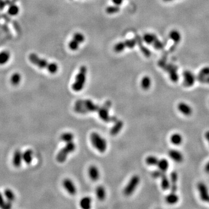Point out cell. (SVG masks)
<instances>
[{
	"label": "cell",
	"instance_id": "cell-1",
	"mask_svg": "<svg viewBox=\"0 0 209 209\" xmlns=\"http://www.w3.org/2000/svg\"><path fill=\"white\" fill-rule=\"evenodd\" d=\"M29 59L31 63L40 69H46L51 74H55L58 71V64L54 62H49L47 60L40 58L37 54H30Z\"/></svg>",
	"mask_w": 209,
	"mask_h": 209
},
{
	"label": "cell",
	"instance_id": "cell-2",
	"mask_svg": "<svg viewBox=\"0 0 209 209\" xmlns=\"http://www.w3.org/2000/svg\"><path fill=\"white\" fill-rule=\"evenodd\" d=\"M99 107L98 105L95 104L90 99H80L75 102L74 110L79 114H86L98 112Z\"/></svg>",
	"mask_w": 209,
	"mask_h": 209
},
{
	"label": "cell",
	"instance_id": "cell-3",
	"mask_svg": "<svg viewBox=\"0 0 209 209\" xmlns=\"http://www.w3.org/2000/svg\"><path fill=\"white\" fill-rule=\"evenodd\" d=\"M87 69L85 66H81L79 72L75 76V81L72 85V89L75 92H80L84 87L87 79Z\"/></svg>",
	"mask_w": 209,
	"mask_h": 209
},
{
	"label": "cell",
	"instance_id": "cell-4",
	"mask_svg": "<svg viewBox=\"0 0 209 209\" xmlns=\"http://www.w3.org/2000/svg\"><path fill=\"white\" fill-rule=\"evenodd\" d=\"M111 106V101H107L104 103L102 106L99 107L98 111L100 118L106 123H114L118 120L116 116H110L109 115V111Z\"/></svg>",
	"mask_w": 209,
	"mask_h": 209
},
{
	"label": "cell",
	"instance_id": "cell-5",
	"mask_svg": "<svg viewBox=\"0 0 209 209\" xmlns=\"http://www.w3.org/2000/svg\"><path fill=\"white\" fill-rule=\"evenodd\" d=\"M159 66L168 73L170 80L173 83H176L179 80V75L178 73V68L177 66L170 64H167L165 60H161L159 63Z\"/></svg>",
	"mask_w": 209,
	"mask_h": 209
},
{
	"label": "cell",
	"instance_id": "cell-6",
	"mask_svg": "<svg viewBox=\"0 0 209 209\" xmlns=\"http://www.w3.org/2000/svg\"><path fill=\"white\" fill-rule=\"evenodd\" d=\"M91 144L94 147L101 153L105 152L107 149L106 140L97 133H92L90 135Z\"/></svg>",
	"mask_w": 209,
	"mask_h": 209
},
{
	"label": "cell",
	"instance_id": "cell-7",
	"mask_svg": "<svg viewBox=\"0 0 209 209\" xmlns=\"http://www.w3.org/2000/svg\"><path fill=\"white\" fill-rule=\"evenodd\" d=\"M76 146L75 144L72 142L67 143L66 146L64 147L61 150H60L59 153L56 156V161L59 163H64L66 161L67 157L70 153L74 152Z\"/></svg>",
	"mask_w": 209,
	"mask_h": 209
},
{
	"label": "cell",
	"instance_id": "cell-8",
	"mask_svg": "<svg viewBox=\"0 0 209 209\" xmlns=\"http://www.w3.org/2000/svg\"><path fill=\"white\" fill-rule=\"evenodd\" d=\"M143 40L145 43L152 45L153 47L157 50H161L164 48V43L161 41L157 36L153 33H146L143 37Z\"/></svg>",
	"mask_w": 209,
	"mask_h": 209
},
{
	"label": "cell",
	"instance_id": "cell-9",
	"mask_svg": "<svg viewBox=\"0 0 209 209\" xmlns=\"http://www.w3.org/2000/svg\"><path fill=\"white\" fill-rule=\"evenodd\" d=\"M137 44V38H134L132 39L125 40L124 41H120L116 44L113 47V49L115 52L120 53L122 52L125 49L134 48Z\"/></svg>",
	"mask_w": 209,
	"mask_h": 209
},
{
	"label": "cell",
	"instance_id": "cell-10",
	"mask_svg": "<svg viewBox=\"0 0 209 209\" xmlns=\"http://www.w3.org/2000/svg\"><path fill=\"white\" fill-rule=\"evenodd\" d=\"M140 182V178L138 176L135 175L131 177L129 183L127 184L123 190L124 195L129 196L134 193L135 190L137 188Z\"/></svg>",
	"mask_w": 209,
	"mask_h": 209
},
{
	"label": "cell",
	"instance_id": "cell-11",
	"mask_svg": "<svg viewBox=\"0 0 209 209\" xmlns=\"http://www.w3.org/2000/svg\"><path fill=\"white\" fill-rule=\"evenodd\" d=\"M183 83L187 87H191L194 85L196 80V77L189 70H185L183 72Z\"/></svg>",
	"mask_w": 209,
	"mask_h": 209
},
{
	"label": "cell",
	"instance_id": "cell-12",
	"mask_svg": "<svg viewBox=\"0 0 209 209\" xmlns=\"http://www.w3.org/2000/svg\"><path fill=\"white\" fill-rule=\"evenodd\" d=\"M197 187L200 199L204 202L209 203V191L206 185L203 182H199Z\"/></svg>",
	"mask_w": 209,
	"mask_h": 209
},
{
	"label": "cell",
	"instance_id": "cell-13",
	"mask_svg": "<svg viewBox=\"0 0 209 209\" xmlns=\"http://www.w3.org/2000/svg\"><path fill=\"white\" fill-rule=\"evenodd\" d=\"M63 186L66 191L71 195H75L77 192V189L75 185L70 179H64L63 181Z\"/></svg>",
	"mask_w": 209,
	"mask_h": 209
},
{
	"label": "cell",
	"instance_id": "cell-14",
	"mask_svg": "<svg viewBox=\"0 0 209 209\" xmlns=\"http://www.w3.org/2000/svg\"><path fill=\"white\" fill-rule=\"evenodd\" d=\"M178 110L185 116H190L192 114L193 110L191 106H190L187 103L180 102L178 105Z\"/></svg>",
	"mask_w": 209,
	"mask_h": 209
},
{
	"label": "cell",
	"instance_id": "cell-15",
	"mask_svg": "<svg viewBox=\"0 0 209 209\" xmlns=\"http://www.w3.org/2000/svg\"><path fill=\"white\" fill-rule=\"evenodd\" d=\"M168 155L172 160L177 163H181L184 161V156L179 150L171 149L168 152Z\"/></svg>",
	"mask_w": 209,
	"mask_h": 209
},
{
	"label": "cell",
	"instance_id": "cell-16",
	"mask_svg": "<svg viewBox=\"0 0 209 209\" xmlns=\"http://www.w3.org/2000/svg\"><path fill=\"white\" fill-rule=\"evenodd\" d=\"M178 176L177 172H172L170 174V190L172 192H177L178 186H177V182H178Z\"/></svg>",
	"mask_w": 209,
	"mask_h": 209
},
{
	"label": "cell",
	"instance_id": "cell-17",
	"mask_svg": "<svg viewBox=\"0 0 209 209\" xmlns=\"http://www.w3.org/2000/svg\"><path fill=\"white\" fill-rule=\"evenodd\" d=\"M88 174L91 180L93 181H97L99 178V171L97 167L92 165L88 168Z\"/></svg>",
	"mask_w": 209,
	"mask_h": 209
},
{
	"label": "cell",
	"instance_id": "cell-18",
	"mask_svg": "<svg viewBox=\"0 0 209 209\" xmlns=\"http://www.w3.org/2000/svg\"><path fill=\"white\" fill-rule=\"evenodd\" d=\"M123 122L122 120H118L116 122H114V125L110 130V134L112 136H115L118 134V133L121 131V130L123 127Z\"/></svg>",
	"mask_w": 209,
	"mask_h": 209
},
{
	"label": "cell",
	"instance_id": "cell-19",
	"mask_svg": "<svg viewBox=\"0 0 209 209\" xmlns=\"http://www.w3.org/2000/svg\"><path fill=\"white\" fill-rule=\"evenodd\" d=\"M22 153H23L20 150H16L14 152V156H13V160H12V163L14 166L16 167L21 166V161L23 160Z\"/></svg>",
	"mask_w": 209,
	"mask_h": 209
},
{
	"label": "cell",
	"instance_id": "cell-20",
	"mask_svg": "<svg viewBox=\"0 0 209 209\" xmlns=\"http://www.w3.org/2000/svg\"><path fill=\"white\" fill-rule=\"evenodd\" d=\"M208 75H209V66L204 67L199 71L196 77V80L201 83H203L204 79Z\"/></svg>",
	"mask_w": 209,
	"mask_h": 209
},
{
	"label": "cell",
	"instance_id": "cell-21",
	"mask_svg": "<svg viewBox=\"0 0 209 209\" xmlns=\"http://www.w3.org/2000/svg\"><path fill=\"white\" fill-rule=\"evenodd\" d=\"M169 37L175 44H178L181 40V34L177 30H172L169 33Z\"/></svg>",
	"mask_w": 209,
	"mask_h": 209
},
{
	"label": "cell",
	"instance_id": "cell-22",
	"mask_svg": "<svg viewBox=\"0 0 209 209\" xmlns=\"http://www.w3.org/2000/svg\"><path fill=\"white\" fill-rule=\"evenodd\" d=\"M137 44L139 45V47L142 52V53L145 55V57L149 58L151 56V52L149 49L145 47V46L142 44V41L141 38L139 36H137Z\"/></svg>",
	"mask_w": 209,
	"mask_h": 209
},
{
	"label": "cell",
	"instance_id": "cell-23",
	"mask_svg": "<svg viewBox=\"0 0 209 209\" xmlns=\"http://www.w3.org/2000/svg\"><path fill=\"white\" fill-rule=\"evenodd\" d=\"M166 201L169 204H175L177 203L179 200V197L176 194V192H172L168 193L166 196Z\"/></svg>",
	"mask_w": 209,
	"mask_h": 209
},
{
	"label": "cell",
	"instance_id": "cell-24",
	"mask_svg": "<svg viewBox=\"0 0 209 209\" xmlns=\"http://www.w3.org/2000/svg\"><path fill=\"white\" fill-rule=\"evenodd\" d=\"M161 188L164 191L170 189V178H168V177L167 176L166 174L164 173L162 176V177H161Z\"/></svg>",
	"mask_w": 209,
	"mask_h": 209
},
{
	"label": "cell",
	"instance_id": "cell-25",
	"mask_svg": "<svg viewBox=\"0 0 209 209\" xmlns=\"http://www.w3.org/2000/svg\"><path fill=\"white\" fill-rule=\"evenodd\" d=\"M170 139L172 144L176 146L181 145L183 141L182 136L179 133H174V134H172Z\"/></svg>",
	"mask_w": 209,
	"mask_h": 209
},
{
	"label": "cell",
	"instance_id": "cell-26",
	"mask_svg": "<svg viewBox=\"0 0 209 209\" xmlns=\"http://www.w3.org/2000/svg\"><path fill=\"white\" fill-rule=\"evenodd\" d=\"M96 196L100 201H103L106 198V191L102 185H99L96 188Z\"/></svg>",
	"mask_w": 209,
	"mask_h": 209
},
{
	"label": "cell",
	"instance_id": "cell-27",
	"mask_svg": "<svg viewBox=\"0 0 209 209\" xmlns=\"http://www.w3.org/2000/svg\"><path fill=\"white\" fill-rule=\"evenodd\" d=\"M22 157L23 161L27 164H30L33 159V152L32 150L28 149L26 150L23 153H22Z\"/></svg>",
	"mask_w": 209,
	"mask_h": 209
},
{
	"label": "cell",
	"instance_id": "cell-28",
	"mask_svg": "<svg viewBox=\"0 0 209 209\" xmlns=\"http://www.w3.org/2000/svg\"><path fill=\"white\" fill-rule=\"evenodd\" d=\"M151 84H152V81L149 76L145 75L144 77H143L141 82V86L144 90H145V91L148 90L150 88Z\"/></svg>",
	"mask_w": 209,
	"mask_h": 209
},
{
	"label": "cell",
	"instance_id": "cell-29",
	"mask_svg": "<svg viewBox=\"0 0 209 209\" xmlns=\"http://www.w3.org/2000/svg\"><path fill=\"white\" fill-rule=\"evenodd\" d=\"M92 199L91 198L86 196L81 199L80 202V207L83 209H90L91 207Z\"/></svg>",
	"mask_w": 209,
	"mask_h": 209
},
{
	"label": "cell",
	"instance_id": "cell-30",
	"mask_svg": "<svg viewBox=\"0 0 209 209\" xmlns=\"http://www.w3.org/2000/svg\"><path fill=\"white\" fill-rule=\"evenodd\" d=\"M11 58V54L8 51H3L0 52V64H6Z\"/></svg>",
	"mask_w": 209,
	"mask_h": 209
},
{
	"label": "cell",
	"instance_id": "cell-31",
	"mask_svg": "<svg viewBox=\"0 0 209 209\" xmlns=\"http://www.w3.org/2000/svg\"><path fill=\"white\" fill-rule=\"evenodd\" d=\"M157 166L160 170L166 172L169 167V163L166 159H161L159 160Z\"/></svg>",
	"mask_w": 209,
	"mask_h": 209
},
{
	"label": "cell",
	"instance_id": "cell-32",
	"mask_svg": "<svg viewBox=\"0 0 209 209\" xmlns=\"http://www.w3.org/2000/svg\"><path fill=\"white\" fill-rule=\"evenodd\" d=\"M12 202H6L4 200L3 195L0 192V208L2 209H10L12 207Z\"/></svg>",
	"mask_w": 209,
	"mask_h": 209
},
{
	"label": "cell",
	"instance_id": "cell-33",
	"mask_svg": "<svg viewBox=\"0 0 209 209\" xmlns=\"http://www.w3.org/2000/svg\"><path fill=\"white\" fill-rule=\"evenodd\" d=\"M60 138L64 142L69 143L72 142L74 139V135L71 133H64L61 135Z\"/></svg>",
	"mask_w": 209,
	"mask_h": 209
},
{
	"label": "cell",
	"instance_id": "cell-34",
	"mask_svg": "<svg viewBox=\"0 0 209 209\" xmlns=\"http://www.w3.org/2000/svg\"><path fill=\"white\" fill-rule=\"evenodd\" d=\"M4 196H5V197L7 199L8 201L12 202L15 200V195L14 193L12 192V191L10 189H6V190L4 191Z\"/></svg>",
	"mask_w": 209,
	"mask_h": 209
},
{
	"label": "cell",
	"instance_id": "cell-35",
	"mask_svg": "<svg viewBox=\"0 0 209 209\" xmlns=\"http://www.w3.org/2000/svg\"><path fill=\"white\" fill-rule=\"evenodd\" d=\"M159 160V159L156 156H149L146 159V163L149 166H157Z\"/></svg>",
	"mask_w": 209,
	"mask_h": 209
},
{
	"label": "cell",
	"instance_id": "cell-36",
	"mask_svg": "<svg viewBox=\"0 0 209 209\" xmlns=\"http://www.w3.org/2000/svg\"><path fill=\"white\" fill-rule=\"evenodd\" d=\"M21 81V75L19 73H15L12 75L11 78V82L12 85L17 86Z\"/></svg>",
	"mask_w": 209,
	"mask_h": 209
},
{
	"label": "cell",
	"instance_id": "cell-37",
	"mask_svg": "<svg viewBox=\"0 0 209 209\" xmlns=\"http://www.w3.org/2000/svg\"><path fill=\"white\" fill-rule=\"evenodd\" d=\"M120 10L119 6H109L106 9V12L108 14H116Z\"/></svg>",
	"mask_w": 209,
	"mask_h": 209
},
{
	"label": "cell",
	"instance_id": "cell-38",
	"mask_svg": "<svg viewBox=\"0 0 209 209\" xmlns=\"http://www.w3.org/2000/svg\"><path fill=\"white\" fill-rule=\"evenodd\" d=\"M80 45V43H78L77 41H75V40L72 38V40H70V41L69 43L68 46L70 50L76 51L79 48Z\"/></svg>",
	"mask_w": 209,
	"mask_h": 209
},
{
	"label": "cell",
	"instance_id": "cell-39",
	"mask_svg": "<svg viewBox=\"0 0 209 209\" xmlns=\"http://www.w3.org/2000/svg\"><path fill=\"white\" fill-rule=\"evenodd\" d=\"M73 38L77 41V42L80 44L83 43L85 41V36L81 33L77 32L75 34H74Z\"/></svg>",
	"mask_w": 209,
	"mask_h": 209
},
{
	"label": "cell",
	"instance_id": "cell-40",
	"mask_svg": "<svg viewBox=\"0 0 209 209\" xmlns=\"http://www.w3.org/2000/svg\"><path fill=\"white\" fill-rule=\"evenodd\" d=\"M8 12L9 14L11 15L12 16H15L19 13V9L17 6H15V5H12L9 8Z\"/></svg>",
	"mask_w": 209,
	"mask_h": 209
},
{
	"label": "cell",
	"instance_id": "cell-41",
	"mask_svg": "<svg viewBox=\"0 0 209 209\" xmlns=\"http://www.w3.org/2000/svg\"><path fill=\"white\" fill-rule=\"evenodd\" d=\"M166 173V172H162L159 169L157 170H155L152 172V176L154 178H161L162 177V176Z\"/></svg>",
	"mask_w": 209,
	"mask_h": 209
},
{
	"label": "cell",
	"instance_id": "cell-42",
	"mask_svg": "<svg viewBox=\"0 0 209 209\" xmlns=\"http://www.w3.org/2000/svg\"><path fill=\"white\" fill-rule=\"evenodd\" d=\"M112 1L113 3L114 4V5L119 6L122 4V3L123 2L124 0H112Z\"/></svg>",
	"mask_w": 209,
	"mask_h": 209
},
{
	"label": "cell",
	"instance_id": "cell-43",
	"mask_svg": "<svg viewBox=\"0 0 209 209\" xmlns=\"http://www.w3.org/2000/svg\"><path fill=\"white\" fill-rule=\"evenodd\" d=\"M204 168H205V171H206V172L207 173L209 174V161L207 163V164H206Z\"/></svg>",
	"mask_w": 209,
	"mask_h": 209
},
{
	"label": "cell",
	"instance_id": "cell-44",
	"mask_svg": "<svg viewBox=\"0 0 209 209\" xmlns=\"http://www.w3.org/2000/svg\"><path fill=\"white\" fill-rule=\"evenodd\" d=\"M205 137H206V139L207 141V142H209V131H207L206 132Z\"/></svg>",
	"mask_w": 209,
	"mask_h": 209
},
{
	"label": "cell",
	"instance_id": "cell-45",
	"mask_svg": "<svg viewBox=\"0 0 209 209\" xmlns=\"http://www.w3.org/2000/svg\"><path fill=\"white\" fill-rule=\"evenodd\" d=\"M203 83H206L209 84V75L207 76L204 79Z\"/></svg>",
	"mask_w": 209,
	"mask_h": 209
},
{
	"label": "cell",
	"instance_id": "cell-46",
	"mask_svg": "<svg viewBox=\"0 0 209 209\" xmlns=\"http://www.w3.org/2000/svg\"><path fill=\"white\" fill-rule=\"evenodd\" d=\"M163 1H164V2H171V1H173V0H163Z\"/></svg>",
	"mask_w": 209,
	"mask_h": 209
}]
</instances>
